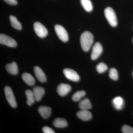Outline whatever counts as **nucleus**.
<instances>
[{"mask_svg": "<svg viewBox=\"0 0 133 133\" xmlns=\"http://www.w3.org/2000/svg\"><path fill=\"white\" fill-rule=\"evenodd\" d=\"M93 41V36L90 32L86 31L82 33L80 37V43L84 51L87 52L90 50Z\"/></svg>", "mask_w": 133, "mask_h": 133, "instance_id": "1", "label": "nucleus"}, {"mask_svg": "<svg viewBox=\"0 0 133 133\" xmlns=\"http://www.w3.org/2000/svg\"><path fill=\"white\" fill-rule=\"evenodd\" d=\"M105 17L111 26L116 27L117 25V20L116 15L114 10L110 7H107L104 10Z\"/></svg>", "mask_w": 133, "mask_h": 133, "instance_id": "2", "label": "nucleus"}, {"mask_svg": "<svg viewBox=\"0 0 133 133\" xmlns=\"http://www.w3.org/2000/svg\"><path fill=\"white\" fill-rule=\"evenodd\" d=\"M4 91L6 99L9 104L11 107L15 108L17 107L16 100L12 89L10 87L7 86L5 87Z\"/></svg>", "mask_w": 133, "mask_h": 133, "instance_id": "3", "label": "nucleus"}, {"mask_svg": "<svg viewBox=\"0 0 133 133\" xmlns=\"http://www.w3.org/2000/svg\"><path fill=\"white\" fill-rule=\"evenodd\" d=\"M55 29L58 38L63 42H65L69 40V36L66 30L63 26L57 24Z\"/></svg>", "mask_w": 133, "mask_h": 133, "instance_id": "4", "label": "nucleus"}, {"mask_svg": "<svg viewBox=\"0 0 133 133\" xmlns=\"http://www.w3.org/2000/svg\"><path fill=\"white\" fill-rule=\"evenodd\" d=\"M34 29L36 35L41 38L45 37L48 35V31L47 29L39 22L35 23Z\"/></svg>", "mask_w": 133, "mask_h": 133, "instance_id": "5", "label": "nucleus"}, {"mask_svg": "<svg viewBox=\"0 0 133 133\" xmlns=\"http://www.w3.org/2000/svg\"><path fill=\"white\" fill-rule=\"evenodd\" d=\"M0 43L1 44L12 48H15L17 45L16 42L14 39L5 34L0 35Z\"/></svg>", "mask_w": 133, "mask_h": 133, "instance_id": "6", "label": "nucleus"}, {"mask_svg": "<svg viewBox=\"0 0 133 133\" xmlns=\"http://www.w3.org/2000/svg\"><path fill=\"white\" fill-rule=\"evenodd\" d=\"M63 73L66 78L71 81L77 82L80 80V77L78 74L72 69H64L63 70Z\"/></svg>", "mask_w": 133, "mask_h": 133, "instance_id": "7", "label": "nucleus"}, {"mask_svg": "<svg viewBox=\"0 0 133 133\" xmlns=\"http://www.w3.org/2000/svg\"><path fill=\"white\" fill-rule=\"evenodd\" d=\"M102 47L99 43L97 42L93 47L91 54V58L92 60H95L99 57L102 52Z\"/></svg>", "mask_w": 133, "mask_h": 133, "instance_id": "8", "label": "nucleus"}, {"mask_svg": "<svg viewBox=\"0 0 133 133\" xmlns=\"http://www.w3.org/2000/svg\"><path fill=\"white\" fill-rule=\"evenodd\" d=\"M71 87L68 84L62 83L58 86L57 91L58 95L64 97L67 95L71 90Z\"/></svg>", "mask_w": 133, "mask_h": 133, "instance_id": "9", "label": "nucleus"}, {"mask_svg": "<svg viewBox=\"0 0 133 133\" xmlns=\"http://www.w3.org/2000/svg\"><path fill=\"white\" fill-rule=\"evenodd\" d=\"M78 118L83 121H88L92 118V115L88 110L81 109L77 113Z\"/></svg>", "mask_w": 133, "mask_h": 133, "instance_id": "10", "label": "nucleus"}, {"mask_svg": "<svg viewBox=\"0 0 133 133\" xmlns=\"http://www.w3.org/2000/svg\"><path fill=\"white\" fill-rule=\"evenodd\" d=\"M33 92L36 101H39L44 95L45 90L41 87H35L33 88Z\"/></svg>", "mask_w": 133, "mask_h": 133, "instance_id": "11", "label": "nucleus"}, {"mask_svg": "<svg viewBox=\"0 0 133 133\" xmlns=\"http://www.w3.org/2000/svg\"><path fill=\"white\" fill-rule=\"evenodd\" d=\"M34 71L36 77L38 81L42 83H44L46 81V76L40 67L37 66H35Z\"/></svg>", "mask_w": 133, "mask_h": 133, "instance_id": "12", "label": "nucleus"}, {"mask_svg": "<svg viewBox=\"0 0 133 133\" xmlns=\"http://www.w3.org/2000/svg\"><path fill=\"white\" fill-rule=\"evenodd\" d=\"M38 111L43 118L47 119L51 114V109L49 107L42 106L38 108Z\"/></svg>", "mask_w": 133, "mask_h": 133, "instance_id": "13", "label": "nucleus"}, {"mask_svg": "<svg viewBox=\"0 0 133 133\" xmlns=\"http://www.w3.org/2000/svg\"><path fill=\"white\" fill-rule=\"evenodd\" d=\"M113 105L116 110H121L123 109L124 105V100L120 97H116L112 101Z\"/></svg>", "mask_w": 133, "mask_h": 133, "instance_id": "14", "label": "nucleus"}, {"mask_svg": "<svg viewBox=\"0 0 133 133\" xmlns=\"http://www.w3.org/2000/svg\"><path fill=\"white\" fill-rule=\"evenodd\" d=\"M5 67L7 71L10 74L15 75L18 73V68L16 62H13L7 64Z\"/></svg>", "mask_w": 133, "mask_h": 133, "instance_id": "15", "label": "nucleus"}, {"mask_svg": "<svg viewBox=\"0 0 133 133\" xmlns=\"http://www.w3.org/2000/svg\"><path fill=\"white\" fill-rule=\"evenodd\" d=\"M22 78L24 81L29 86H33L35 84V78L29 73L24 72L22 75Z\"/></svg>", "mask_w": 133, "mask_h": 133, "instance_id": "16", "label": "nucleus"}, {"mask_svg": "<svg viewBox=\"0 0 133 133\" xmlns=\"http://www.w3.org/2000/svg\"><path fill=\"white\" fill-rule=\"evenodd\" d=\"M53 125L57 128H64L66 127L68 123L65 119L57 118L53 122Z\"/></svg>", "mask_w": 133, "mask_h": 133, "instance_id": "17", "label": "nucleus"}, {"mask_svg": "<svg viewBox=\"0 0 133 133\" xmlns=\"http://www.w3.org/2000/svg\"><path fill=\"white\" fill-rule=\"evenodd\" d=\"M79 107L82 110H88L91 109L92 105L90 100L87 98L82 100L79 104Z\"/></svg>", "mask_w": 133, "mask_h": 133, "instance_id": "18", "label": "nucleus"}, {"mask_svg": "<svg viewBox=\"0 0 133 133\" xmlns=\"http://www.w3.org/2000/svg\"><path fill=\"white\" fill-rule=\"evenodd\" d=\"M9 19L10 24L13 28L18 30H21L22 29V24L20 22L18 21L16 17L14 16H10Z\"/></svg>", "mask_w": 133, "mask_h": 133, "instance_id": "19", "label": "nucleus"}, {"mask_svg": "<svg viewBox=\"0 0 133 133\" xmlns=\"http://www.w3.org/2000/svg\"><path fill=\"white\" fill-rule=\"evenodd\" d=\"M25 94L27 98V104L29 106H31L35 102V99L33 91L28 90L25 91Z\"/></svg>", "mask_w": 133, "mask_h": 133, "instance_id": "20", "label": "nucleus"}, {"mask_svg": "<svg viewBox=\"0 0 133 133\" xmlns=\"http://www.w3.org/2000/svg\"><path fill=\"white\" fill-rule=\"evenodd\" d=\"M81 5L84 9L87 12H91L92 10L93 5L90 0H80Z\"/></svg>", "mask_w": 133, "mask_h": 133, "instance_id": "21", "label": "nucleus"}, {"mask_svg": "<svg viewBox=\"0 0 133 133\" xmlns=\"http://www.w3.org/2000/svg\"><path fill=\"white\" fill-rule=\"evenodd\" d=\"M85 94L86 93L84 91H78L73 94L72 97V99L74 102H77L83 97Z\"/></svg>", "mask_w": 133, "mask_h": 133, "instance_id": "22", "label": "nucleus"}, {"mask_svg": "<svg viewBox=\"0 0 133 133\" xmlns=\"http://www.w3.org/2000/svg\"><path fill=\"white\" fill-rule=\"evenodd\" d=\"M96 69L98 73H104L107 70L108 66L107 65L104 63H100L97 65Z\"/></svg>", "mask_w": 133, "mask_h": 133, "instance_id": "23", "label": "nucleus"}, {"mask_svg": "<svg viewBox=\"0 0 133 133\" xmlns=\"http://www.w3.org/2000/svg\"><path fill=\"white\" fill-rule=\"evenodd\" d=\"M109 76L110 78L115 81L117 80L118 78V71L115 68H112L110 69L109 72Z\"/></svg>", "mask_w": 133, "mask_h": 133, "instance_id": "24", "label": "nucleus"}, {"mask_svg": "<svg viewBox=\"0 0 133 133\" xmlns=\"http://www.w3.org/2000/svg\"><path fill=\"white\" fill-rule=\"evenodd\" d=\"M122 131L124 133H133V128L127 125H124L122 128Z\"/></svg>", "mask_w": 133, "mask_h": 133, "instance_id": "25", "label": "nucleus"}, {"mask_svg": "<svg viewBox=\"0 0 133 133\" xmlns=\"http://www.w3.org/2000/svg\"><path fill=\"white\" fill-rule=\"evenodd\" d=\"M43 132L44 133H55V132L52 129L49 127L45 126L43 127L42 129Z\"/></svg>", "mask_w": 133, "mask_h": 133, "instance_id": "26", "label": "nucleus"}, {"mask_svg": "<svg viewBox=\"0 0 133 133\" xmlns=\"http://www.w3.org/2000/svg\"><path fill=\"white\" fill-rule=\"evenodd\" d=\"M4 1L9 5H17V0H4Z\"/></svg>", "mask_w": 133, "mask_h": 133, "instance_id": "27", "label": "nucleus"}, {"mask_svg": "<svg viewBox=\"0 0 133 133\" xmlns=\"http://www.w3.org/2000/svg\"></svg>", "mask_w": 133, "mask_h": 133, "instance_id": "28", "label": "nucleus"}]
</instances>
